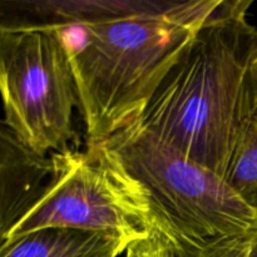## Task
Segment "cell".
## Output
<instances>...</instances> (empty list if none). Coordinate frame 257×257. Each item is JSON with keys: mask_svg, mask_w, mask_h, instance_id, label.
Here are the masks:
<instances>
[{"mask_svg": "<svg viewBox=\"0 0 257 257\" xmlns=\"http://www.w3.org/2000/svg\"><path fill=\"white\" fill-rule=\"evenodd\" d=\"M255 119H257V100H256V113H255Z\"/></svg>", "mask_w": 257, "mask_h": 257, "instance_id": "4fadbf2b", "label": "cell"}, {"mask_svg": "<svg viewBox=\"0 0 257 257\" xmlns=\"http://www.w3.org/2000/svg\"><path fill=\"white\" fill-rule=\"evenodd\" d=\"M4 122L40 156L70 150L78 95L60 32H0Z\"/></svg>", "mask_w": 257, "mask_h": 257, "instance_id": "5b68a950", "label": "cell"}, {"mask_svg": "<svg viewBox=\"0 0 257 257\" xmlns=\"http://www.w3.org/2000/svg\"><path fill=\"white\" fill-rule=\"evenodd\" d=\"M255 67H256V72H257V59H256V64H255Z\"/></svg>", "mask_w": 257, "mask_h": 257, "instance_id": "5bb4252c", "label": "cell"}, {"mask_svg": "<svg viewBox=\"0 0 257 257\" xmlns=\"http://www.w3.org/2000/svg\"><path fill=\"white\" fill-rule=\"evenodd\" d=\"M252 0H220L151 99L141 123L225 178L255 119L257 28Z\"/></svg>", "mask_w": 257, "mask_h": 257, "instance_id": "6da1fadb", "label": "cell"}, {"mask_svg": "<svg viewBox=\"0 0 257 257\" xmlns=\"http://www.w3.org/2000/svg\"><path fill=\"white\" fill-rule=\"evenodd\" d=\"M50 158L49 183L7 241L43 228H73L130 245L170 223L145 186L100 147L70 148Z\"/></svg>", "mask_w": 257, "mask_h": 257, "instance_id": "3957f363", "label": "cell"}, {"mask_svg": "<svg viewBox=\"0 0 257 257\" xmlns=\"http://www.w3.org/2000/svg\"><path fill=\"white\" fill-rule=\"evenodd\" d=\"M165 228L157 230L150 237L130 243L124 257H178L163 231Z\"/></svg>", "mask_w": 257, "mask_h": 257, "instance_id": "8fae6325", "label": "cell"}, {"mask_svg": "<svg viewBox=\"0 0 257 257\" xmlns=\"http://www.w3.org/2000/svg\"><path fill=\"white\" fill-rule=\"evenodd\" d=\"M163 231L178 257H250L256 233L192 238L180 232L172 223Z\"/></svg>", "mask_w": 257, "mask_h": 257, "instance_id": "30bf717a", "label": "cell"}, {"mask_svg": "<svg viewBox=\"0 0 257 257\" xmlns=\"http://www.w3.org/2000/svg\"><path fill=\"white\" fill-rule=\"evenodd\" d=\"M127 247L105 233L43 228L7 241L0 247V257H118Z\"/></svg>", "mask_w": 257, "mask_h": 257, "instance_id": "ba28073f", "label": "cell"}, {"mask_svg": "<svg viewBox=\"0 0 257 257\" xmlns=\"http://www.w3.org/2000/svg\"><path fill=\"white\" fill-rule=\"evenodd\" d=\"M220 0L176 2L170 9L63 30L87 147L138 122Z\"/></svg>", "mask_w": 257, "mask_h": 257, "instance_id": "7a4b0ae2", "label": "cell"}, {"mask_svg": "<svg viewBox=\"0 0 257 257\" xmlns=\"http://www.w3.org/2000/svg\"><path fill=\"white\" fill-rule=\"evenodd\" d=\"M225 180L257 213V119L251 122L238 142Z\"/></svg>", "mask_w": 257, "mask_h": 257, "instance_id": "9c48e42d", "label": "cell"}, {"mask_svg": "<svg viewBox=\"0 0 257 257\" xmlns=\"http://www.w3.org/2000/svg\"><path fill=\"white\" fill-rule=\"evenodd\" d=\"M250 257H257V231H256L255 236H253V241H252V246H251Z\"/></svg>", "mask_w": 257, "mask_h": 257, "instance_id": "7c38bea8", "label": "cell"}, {"mask_svg": "<svg viewBox=\"0 0 257 257\" xmlns=\"http://www.w3.org/2000/svg\"><path fill=\"white\" fill-rule=\"evenodd\" d=\"M171 0H0V32H63L170 9Z\"/></svg>", "mask_w": 257, "mask_h": 257, "instance_id": "8992f818", "label": "cell"}, {"mask_svg": "<svg viewBox=\"0 0 257 257\" xmlns=\"http://www.w3.org/2000/svg\"><path fill=\"white\" fill-rule=\"evenodd\" d=\"M52 175L50 156L28 148L0 119V247L42 197Z\"/></svg>", "mask_w": 257, "mask_h": 257, "instance_id": "52a82bcc", "label": "cell"}, {"mask_svg": "<svg viewBox=\"0 0 257 257\" xmlns=\"http://www.w3.org/2000/svg\"><path fill=\"white\" fill-rule=\"evenodd\" d=\"M97 147L145 186L161 212L183 235L212 238L257 231V213L225 178L183 156L141 120Z\"/></svg>", "mask_w": 257, "mask_h": 257, "instance_id": "277c9868", "label": "cell"}]
</instances>
